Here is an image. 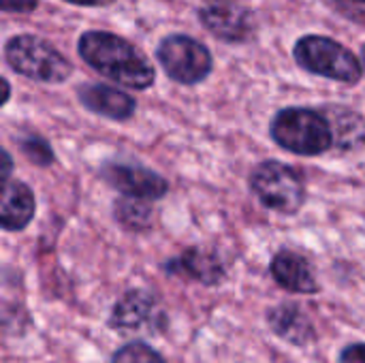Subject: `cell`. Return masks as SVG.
Masks as SVG:
<instances>
[{
	"label": "cell",
	"mask_w": 365,
	"mask_h": 363,
	"mask_svg": "<svg viewBox=\"0 0 365 363\" xmlns=\"http://www.w3.org/2000/svg\"><path fill=\"white\" fill-rule=\"evenodd\" d=\"M156 319V302L143 291L126 293L113 308L111 325L122 329H139L152 325Z\"/></svg>",
	"instance_id": "obj_14"
},
{
	"label": "cell",
	"mask_w": 365,
	"mask_h": 363,
	"mask_svg": "<svg viewBox=\"0 0 365 363\" xmlns=\"http://www.w3.org/2000/svg\"><path fill=\"white\" fill-rule=\"evenodd\" d=\"M113 363H165V359L143 342H128L113 355Z\"/></svg>",
	"instance_id": "obj_18"
},
{
	"label": "cell",
	"mask_w": 365,
	"mask_h": 363,
	"mask_svg": "<svg viewBox=\"0 0 365 363\" xmlns=\"http://www.w3.org/2000/svg\"><path fill=\"white\" fill-rule=\"evenodd\" d=\"M19 148H21L24 156L30 163H34L36 167H49L56 160L53 148L41 135H28V137L19 139Z\"/></svg>",
	"instance_id": "obj_17"
},
{
	"label": "cell",
	"mask_w": 365,
	"mask_h": 363,
	"mask_svg": "<svg viewBox=\"0 0 365 363\" xmlns=\"http://www.w3.org/2000/svg\"><path fill=\"white\" fill-rule=\"evenodd\" d=\"M2 167H0V173H2V184L4 182H9L11 180V171H13V156L6 152V150H2Z\"/></svg>",
	"instance_id": "obj_21"
},
{
	"label": "cell",
	"mask_w": 365,
	"mask_h": 363,
	"mask_svg": "<svg viewBox=\"0 0 365 363\" xmlns=\"http://www.w3.org/2000/svg\"><path fill=\"white\" fill-rule=\"evenodd\" d=\"M113 218L118 220L120 227L133 233H143L154 225V208L150 205L148 199L122 195L113 201Z\"/></svg>",
	"instance_id": "obj_15"
},
{
	"label": "cell",
	"mask_w": 365,
	"mask_h": 363,
	"mask_svg": "<svg viewBox=\"0 0 365 363\" xmlns=\"http://www.w3.org/2000/svg\"><path fill=\"white\" fill-rule=\"evenodd\" d=\"M323 113L329 118L331 128H334V148L342 152H355L365 145V120L361 113L340 107V105H329L323 109Z\"/></svg>",
	"instance_id": "obj_12"
},
{
	"label": "cell",
	"mask_w": 365,
	"mask_h": 363,
	"mask_svg": "<svg viewBox=\"0 0 365 363\" xmlns=\"http://www.w3.org/2000/svg\"><path fill=\"white\" fill-rule=\"evenodd\" d=\"M77 51L88 66L122 88L143 92L152 88L156 79L152 62L120 34L88 30L79 36Z\"/></svg>",
	"instance_id": "obj_1"
},
{
	"label": "cell",
	"mask_w": 365,
	"mask_h": 363,
	"mask_svg": "<svg viewBox=\"0 0 365 363\" xmlns=\"http://www.w3.org/2000/svg\"><path fill=\"white\" fill-rule=\"evenodd\" d=\"M4 60L17 75L36 83H62L71 77L73 64L45 39L15 34L4 43Z\"/></svg>",
	"instance_id": "obj_3"
},
{
	"label": "cell",
	"mask_w": 365,
	"mask_h": 363,
	"mask_svg": "<svg viewBox=\"0 0 365 363\" xmlns=\"http://www.w3.org/2000/svg\"><path fill=\"white\" fill-rule=\"evenodd\" d=\"M355 2H361V4H365V0H355Z\"/></svg>",
	"instance_id": "obj_24"
},
{
	"label": "cell",
	"mask_w": 365,
	"mask_h": 363,
	"mask_svg": "<svg viewBox=\"0 0 365 363\" xmlns=\"http://www.w3.org/2000/svg\"><path fill=\"white\" fill-rule=\"evenodd\" d=\"M201 26L225 43H246L255 34L252 11L233 0H203L197 11Z\"/></svg>",
	"instance_id": "obj_7"
},
{
	"label": "cell",
	"mask_w": 365,
	"mask_h": 363,
	"mask_svg": "<svg viewBox=\"0 0 365 363\" xmlns=\"http://www.w3.org/2000/svg\"><path fill=\"white\" fill-rule=\"evenodd\" d=\"M77 98L88 111L113 122H126L137 111V103L128 92L107 83H81L77 86Z\"/></svg>",
	"instance_id": "obj_9"
},
{
	"label": "cell",
	"mask_w": 365,
	"mask_h": 363,
	"mask_svg": "<svg viewBox=\"0 0 365 363\" xmlns=\"http://www.w3.org/2000/svg\"><path fill=\"white\" fill-rule=\"evenodd\" d=\"M250 190L259 203L280 214H297L306 203L302 173L280 160H263L250 175Z\"/></svg>",
	"instance_id": "obj_5"
},
{
	"label": "cell",
	"mask_w": 365,
	"mask_h": 363,
	"mask_svg": "<svg viewBox=\"0 0 365 363\" xmlns=\"http://www.w3.org/2000/svg\"><path fill=\"white\" fill-rule=\"evenodd\" d=\"M101 175L109 186L126 197L156 201L167 197L169 193V182L154 169H148L139 163L107 160L101 167Z\"/></svg>",
	"instance_id": "obj_8"
},
{
	"label": "cell",
	"mask_w": 365,
	"mask_h": 363,
	"mask_svg": "<svg viewBox=\"0 0 365 363\" xmlns=\"http://www.w3.org/2000/svg\"><path fill=\"white\" fill-rule=\"evenodd\" d=\"M269 135L276 145L299 156H321L334 148V128L323 109L284 107L272 118Z\"/></svg>",
	"instance_id": "obj_2"
},
{
	"label": "cell",
	"mask_w": 365,
	"mask_h": 363,
	"mask_svg": "<svg viewBox=\"0 0 365 363\" xmlns=\"http://www.w3.org/2000/svg\"><path fill=\"white\" fill-rule=\"evenodd\" d=\"M36 214V199L28 184L9 180L2 184V208L0 225L4 231H21L30 225Z\"/></svg>",
	"instance_id": "obj_11"
},
{
	"label": "cell",
	"mask_w": 365,
	"mask_h": 363,
	"mask_svg": "<svg viewBox=\"0 0 365 363\" xmlns=\"http://www.w3.org/2000/svg\"><path fill=\"white\" fill-rule=\"evenodd\" d=\"M361 53H364V62H365V45H364V51H361Z\"/></svg>",
	"instance_id": "obj_23"
},
{
	"label": "cell",
	"mask_w": 365,
	"mask_h": 363,
	"mask_svg": "<svg viewBox=\"0 0 365 363\" xmlns=\"http://www.w3.org/2000/svg\"><path fill=\"white\" fill-rule=\"evenodd\" d=\"M269 272H272L274 280L291 293L308 295V293L319 291V282L314 278L310 263L293 250L276 252L269 263Z\"/></svg>",
	"instance_id": "obj_10"
},
{
	"label": "cell",
	"mask_w": 365,
	"mask_h": 363,
	"mask_svg": "<svg viewBox=\"0 0 365 363\" xmlns=\"http://www.w3.org/2000/svg\"><path fill=\"white\" fill-rule=\"evenodd\" d=\"M338 363H365V344H353L344 349Z\"/></svg>",
	"instance_id": "obj_20"
},
{
	"label": "cell",
	"mask_w": 365,
	"mask_h": 363,
	"mask_svg": "<svg viewBox=\"0 0 365 363\" xmlns=\"http://www.w3.org/2000/svg\"><path fill=\"white\" fill-rule=\"evenodd\" d=\"M156 60L165 75L182 86L203 83L214 68L210 49L188 34H167L160 39L156 47Z\"/></svg>",
	"instance_id": "obj_6"
},
{
	"label": "cell",
	"mask_w": 365,
	"mask_h": 363,
	"mask_svg": "<svg viewBox=\"0 0 365 363\" xmlns=\"http://www.w3.org/2000/svg\"><path fill=\"white\" fill-rule=\"evenodd\" d=\"M167 270L175 274H186L188 278H195L203 285H216L220 282V278H225V267L218 257L201 248H188L178 259H173Z\"/></svg>",
	"instance_id": "obj_13"
},
{
	"label": "cell",
	"mask_w": 365,
	"mask_h": 363,
	"mask_svg": "<svg viewBox=\"0 0 365 363\" xmlns=\"http://www.w3.org/2000/svg\"><path fill=\"white\" fill-rule=\"evenodd\" d=\"M38 6V0H2L4 13H32Z\"/></svg>",
	"instance_id": "obj_19"
},
{
	"label": "cell",
	"mask_w": 365,
	"mask_h": 363,
	"mask_svg": "<svg viewBox=\"0 0 365 363\" xmlns=\"http://www.w3.org/2000/svg\"><path fill=\"white\" fill-rule=\"evenodd\" d=\"M272 327H276V332L282 338H289L293 342H304L310 332V325L306 321V317L302 315L299 308L295 306H280L272 312Z\"/></svg>",
	"instance_id": "obj_16"
},
{
	"label": "cell",
	"mask_w": 365,
	"mask_h": 363,
	"mask_svg": "<svg viewBox=\"0 0 365 363\" xmlns=\"http://www.w3.org/2000/svg\"><path fill=\"white\" fill-rule=\"evenodd\" d=\"M64 2L75 4V6H109L115 0H64Z\"/></svg>",
	"instance_id": "obj_22"
},
{
	"label": "cell",
	"mask_w": 365,
	"mask_h": 363,
	"mask_svg": "<svg viewBox=\"0 0 365 363\" xmlns=\"http://www.w3.org/2000/svg\"><path fill=\"white\" fill-rule=\"evenodd\" d=\"M295 62L312 75L355 86L364 75L359 58L342 43L323 34H306L293 47Z\"/></svg>",
	"instance_id": "obj_4"
}]
</instances>
